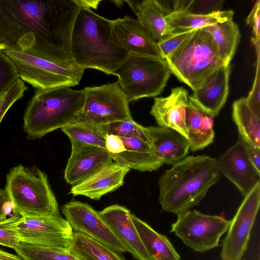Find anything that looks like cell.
Returning <instances> with one entry per match:
<instances>
[{"instance_id": "6da1fadb", "label": "cell", "mask_w": 260, "mask_h": 260, "mask_svg": "<svg viewBox=\"0 0 260 260\" xmlns=\"http://www.w3.org/2000/svg\"><path fill=\"white\" fill-rule=\"evenodd\" d=\"M82 7L80 0H0V35L9 47L33 49L57 63L75 66L71 35Z\"/></svg>"}, {"instance_id": "7a4b0ae2", "label": "cell", "mask_w": 260, "mask_h": 260, "mask_svg": "<svg viewBox=\"0 0 260 260\" xmlns=\"http://www.w3.org/2000/svg\"><path fill=\"white\" fill-rule=\"evenodd\" d=\"M71 52L78 67L96 69L107 75H113L129 54L117 41L112 20L84 7L73 25Z\"/></svg>"}, {"instance_id": "3957f363", "label": "cell", "mask_w": 260, "mask_h": 260, "mask_svg": "<svg viewBox=\"0 0 260 260\" xmlns=\"http://www.w3.org/2000/svg\"><path fill=\"white\" fill-rule=\"evenodd\" d=\"M217 159L207 155L186 156L172 165L158 180L162 209L179 215L198 205L220 179Z\"/></svg>"}, {"instance_id": "277c9868", "label": "cell", "mask_w": 260, "mask_h": 260, "mask_svg": "<svg viewBox=\"0 0 260 260\" xmlns=\"http://www.w3.org/2000/svg\"><path fill=\"white\" fill-rule=\"evenodd\" d=\"M36 89L23 116V127L27 139H41L76 122L84 102L83 89L58 87Z\"/></svg>"}, {"instance_id": "5b68a950", "label": "cell", "mask_w": 260, "mask_h": 260, "mask_svg": "<svg viewBox=\"0 0 260 260\" xmlns=\"http://www.w3.org/2000/svg\"><path fill=\"white\" fill-rule=\"evenodd\" d=\"M5 191L13 207V213L21 216H61L46 174L35 166L19 164L10 169Z\"/></svg>"}, {"instance_id": "8992f818", "label": "cell", "mask_w": 260, "mask_h": 260, "mask_svg": "<svg viewBox=\"0 0 260 260\" xmlns=\"http://www.w3.org/2000/svg\"><path fill=\"white\" fill-rule=\"evenodd\" d=\"M165 59L172 74L193 91L217 69L226 66L211 36L201 28L195 29Z\"/></svg>"}, {"instance_id": "52a82bcc", "label": "cell", "mask_w": 260, "mask_h": 260, "mask_svg": "<svg viewBox=\"0 0 260 260\" xmlns=\"http://www.w3.org/2000/svg\"><path fill=\"white\" fill-rule=\"evenodd\" d=\"M171 74L165 59L129 53L113 75L129 103L160 94Z\"/></svg>"}, {"instance_id": "ba28073f", "label": "cell", "mask_w": 260, "mask_h": 260, "mask_svg": "<svg viewBox=\"0 0 260 260\" xmlns=\"http://www.w3.org/2000/svg\"><path fill=\"white\" fill-rule=\"evenodd\" d=\"M4 51L15 64L20 78L36 89L74 86L84 72L76 66L57 63L33 49L9 47Z\"/></svg>"}, {"instance_id": "9c48e42d", "label": "cell", "mask_w": 260, "mask_h": 260, "mask_svg": "<svg viewBox=\"0 0 260 260\" xmlns=\"http://www.w3.org/2000/svg\"><path fill=\"white\" fill-rule=\"evenodd\" d=\"M83 89L84 102L76 122L102 125L133 120L128 99L117 81Z\"/></svg>"}, {"instance_id": "30bf717a", "label": "cell", "mask_w": 260, "mask_h": 260, "mask_svg": "<svg viewBox=\"0 0 260 260\" xmlns=\"http://www.w3.org/2000/svg\"><path fill=\"white\" fill-rule=\"evenodd\" d=\"M231 222L222 216L189 210L178 215L177 220L171 225V232L189 248L203 252L219 246V240Z\"/></svg>"}, {"instance_id": "8fae6325", "label": "cell", "mask_w": 260, "mask_h": 260, "mask_svg": "<svg viewBox=\"0 0 260 260\" xmlns=\"http://www.w3.org/2000/svg\"><path fill=\"white\" fill-rule=\"evenodd\" d=\"M14 226L20 242L70 252L74 233L61 216H21Z\"/></svg>"}, {"instance_id": "7c38bea8", "label": "cell", "mask_w": 260, "mask_h": 260, "mask_svg": "<svg viewBox=\"0 0 260 260\" xmlns=\"http://www.w3.org/2000/svg\"><path fill=\"white\" fill-rule=\"evenodd\" d=\"M260 205V182L244 197L222 242L221 260H241Z\"/></svg>"}, {"instance_id": "4fadbf2b", "label": "cell", "mask_w": 260, "mask_h": 260, "mask_svg": "<svg viewBox=\"0 0 260 260\" xmlns=\"http://www.w3.org/2000/svg\"><path fill=\"white\" fill-rule=\"evenodd\" d=\"M61 211L73 231L83 234L115 252H125L127 249L117 235L89 204L71 201L63 205Z\"/></svg>"}, {"instance_id": "5bb4252c", "label": "cell", "mask_w": 260, "mask_h": 260, "mask_svg": "<svg viewBox=\"0 0 260 260\" xmlns=\"http://www.w3.org/2000/svg\"><path fill=\"white\" fill-rule=\"evenodd\" d=\"M106 149L114 162L129 170L152 172L163 165L151 145L138 138L107 135Z\"/></svg>"}, {"instance_id": "9a60e30c", "label": "cell", "mask_w": 260, "mask_h": 260, "mask_svg": "<svg viewBox=\"0 0 260 260\" xmlns=\"http://www.w3.org/2000/svg\"><path fill=\"white\" fill-rule=\"evenodd\" d=\"M219 172L230 180L244 197L260 182V172L250 160L245 145L237 142L217 160Z\"/></svg>"}, {"instance_id": "2e32d148", "label": "cell", "mask_w": 260, "mask_h": 260, "mask_svg": "<svg viewBox=\"0 0 260 260\" xmlns=\"http://www.w3.org/2000/svg\"><path fill=\"white\" fill-rule=\"evenodd\" d=\"M72 151L64 170V179L76 185L105 166L113 162L110 153L105 148L71 142Z\"/></svg>"}, {"instance_id": "e0dca14e", "label": "cell", "mask_w": 260, "mask_h": 260, "mask_svg": "<svg viewBox=\"0 0 260 260\" xmlns=\"http://www.w3.org/2000/svg\"><path fill=\"white\" fill-rule=\"evenodd\" d=\"M99 213L134 258L153 260L141 240L128 209L115 204L106 207Z\"/></svg>"}, {"instance_id": "ac0fdd59", "label": "cell", "mask_w": 260, "mask_h": 260, "mask_svg": "<svg viewBox=\"0 0 260 260\" xmlns=\"http://www.w3.org/2000/svg\"><path fill=\"white\" fill-rule=\"evenodd\" d=\"M231 66H223L212 74L188 99L213 118L224 105L229 93Z\"/></svg>"}, {"instance_id": "d6986e66", "label": "cell", "mask_w": 260, "mask_h": 260, "mask_svg": "<svg viewBox=\"0 0 260 260\" xmlns=\"http://www.w3.org/2000/svg\"><path fill=\"white\" fill-rule=\"evenodd\" d=\"M112 21L117 41L129 53L162 58L157 42L137 19L125 16Z\"/></svg>"}, {"instance_id": "ffe728a7", "label": "cell", "mask_w": 260, "mask_h": 260, "mask_svg": "<svg viewBox=\"0 0 260 260\" xmlns=\"http://www.w3.org/2000/svg\"><path fill=\"white\" fill-rule=\"evenodd\" d=\"M188 101V92L185 88H173L168 96L154 98L150 113L158 126L171 128L187 138L185 108Z\"/></svg>"}, {"instance_id": "44dd1931", "label": "cell", "mask_w": 260, "mask_h": 260, "mask_svg": "<svg viewBox=\"0 0 260 260\" xmlns=\"http://www.w3.org/2000/svg\"><path fill=\"white\" fill-rule=\"evenodd\" d=\"M129 171L113 162L82 182L72 186L70 193L75 196H83L99 200L104 195L121 186Z\"/></svg>"}, {"instance_id": "7402d4cb", "label": "cell", "mask_w": 260, "mask_h": 260, "mask_svg": "<svg viewBox=\"0 0 260 260\" xmlns=\"http://www.w3.org/2000/svg\"><path fill=\"white\" fill-rule=\"evenodd\" d=\"M156 155L163 165H173L185 157L190 149L188 139L171 128L146 127Z\"/></svg>"}, {"instance_id": "603a6c76", "label": "cell", "mask_w": 260, "mask_h": 260, "mask_svg": "<svg viewBox=\"0 0 260 260\" xmlns=\"http://www.w3.org/2000/svg\"><path fill=\"white\" fill-rule=\"evenodd\" d=\"M137 16V20L158 42L170 34L166 16L168 12L157 0L125 1Z\"/></svg>"}, {"instance_id": "cb8c5ba5", "label": "cell", "mask_w": 260, "mask_h": 260, "mask_svg": "<svg viewBox=\"0 0 260 260\" xmlns=\"http://www.w3.org/2000/svg\"><path fill=\"white\" fill-rule=\"evenodd\" d=\"M213 118L189 100L185 108V125L191 151L203 149L213 142Z\"/></svg>"}, {"instance_id": "d4e9b609", "label": "cell", "mask_w": 260, "mask_h": 260, "mask_svg": "<svg viewBox=\"0 0 260 260\" xmlns=\"http://www.w3.org/2000/svg\"><path fill=\"white\" fill-rule=\"evenodd\" d=\"M134 224L149 255L153 260H181L169 239L146 222L131 214Z\"/></svg>"}, {"instance_id": "484cf974", "label": "cell", "mask_w": 260, "mask_h": 260, "mask_svg": "<svg viewBox=\"0 0 260 260\" xmlns=\"http://www.w3.org/2000/svg\"><path fill=\"white\" fill-rule=\"evenodd\" d=\"M233 10L217 11L206 14L187 12H173L166 16L170 34L173 32L202 28L233 18Z\"/></svg>"}, {"instance_id": "4316f807", "label": "cell", "mask_w": 260, "mask_h": 260, "mask_svg": "<svg viewBox=\"0 0 260 260\" xmlns=\"http://www.w3.org/2000/svg\"><path fill=\"white\" fill-rule=\"evenodd\" d=\"M201 29L211 36L225 65L229 64L240 39L239 29L233 18Z\"/></svg>"}, {"instance_id": "83f0119b", "label": "cell", "mask_w": 260, "mask_h": 260, "mask_svg": "<svg viewBox=\"0 0 260 260\" xmlns=\"http://www.w3.org/2000/svg\"><path fill=\"white\" fill-rule=\"evenodd\" d=\"M232 116L239 137L243 141L260 147V118L250 108L246 98L234 102Z\"/></svg>"}, {"instance_id": "f1b7e54d", "label": "cell", "mask_w": 260, "mask_h": 260, "mask_svg": "<svg viewBox=\"0 0 260 260\" xmlns=\"http://www.w3.org/2000/svg\"><path fill=\"white\" fill-rule=\"evenodd\" d=\"M70 252L80 260H125L112 249L78 232L74 233Z\"/></svg>"}, {"instance_id": "f546056e", "label": "cell", "mask_w": 260, "mask_h": 260, "mask_svg": "<svg viewBox=\"0 0 260 260\" xmlns=\"http://www.w3.org/2000/svg\"><path fill=\"white\" fill-rule=\"evenodd\" d=\"M71 142L106 149L107 133L105 124L75 122L61 128Z\"/></svg>"}, {"instance_id": "4dcf8cb0", "label": "cell", "mask_w": 260, "mask_h": 260, "mask_svg": "<svg viewBox=\"0 0 260 260\" xmlns=\"http://www.w3.org/2000/svg\"><path fill=\"white\" fill-rule=\"evenodd\" d=\"M15 251L24 260H80L69 251L22 242Z\"/></svg>"}, {"instance_id": "1f68e13d", "label": "cell", "mask_w": 260, "mask_h": 260, "mask_svg": "<svg viewBox=\"0 0 260 260\" xmlns=\"http://www.w3.org/2000/svg\"><path fill=\"white\" fill-rule=\"evenodd\" d=\"M107 135H112L123 138H135L150 144L149 136L146 128L134 120L117 121L105 124Z\"/></svg>"}, {"instance_id": "d6a6232c", "label": "cell", "mask_w": 260, "mask_h": 260, "mask_svg": "<svg viewBox=\"0 0 260 260\" xmlns=\"http://www.w3.org/2000/svg\"><path fill=\"white\" fill-rule=\"evenodd\" d=\"M20 79L18 69L4 50H0V98Z\"/></svg>"}, {"instance_id": "836d02e7", "label": "cell", "mask_w": 260, "mask_h": 260, "mask_svg": "<svg viewBox=\"0 0 260 260\" xmlns=\"http://www.w3.org/2000/svg\"><path fill=\"white\" fill-rule=\"evenodd\" d=\"M21 216L17 213H13L0 221V245L14 250L18 246L20 241L14 225Z\"/></svg>"}, {"instance_id": "e575fe53", "label": "cell", "mask_w": 260, "mask_h": 260, "mask_svg": "<svg viewBox=\"0 0 260 260\" xmlns=\"http://www.w3.org/2000/svg\"><path fill=\"white\" fill-rule=\"evenodd\" d=\"M194 30L173 32L157 42L162 57L170 56Z\"/></svg>"}, {"instance_id": "d590c367", "label": "cell", "mask_w": 260, "mask_h": 260, "mask_svg": "<svg viewBox=\"0 0 260 260\" xmlns=\"http://www.w3.org/2000/svg\"><path fill=\"white\" fill-rule=\"evenodd\" d=\"M28 89L20 78L0 99V123L10 108L24 95Z\"/></svg>"}, {"instance_id": "8d00e7d4", "label": "cell", "mask_w": 260, "mask_h": 260, "mask_svg": "<svg viewBox=\"0 0 260 260\" xmlns=\"http://www.w3.org/2000/svg\"><path fill=\"white\" fill-rule=\"evenodd\" d=\"M257 63L255 76L253 84L248 96L246 98L247 104L254 112L260 118V49L259 46L255 47Z\"/></svg>"}, {"instance_id": "74e56055", "label": "cell", "mask_w": 260, "mask_h": 260, "mask_svg": "<svg viewBox=\"0 0 260 260\" xmlns=\"http://www.w3.org/2000/svg\"><path fill=\"white\" fill-rule=\"evenodd\" d=\"M224 1H191L187 12L206 14L219 11Z\"/></svg>"}, {"instance_id": "f35d334b", "label": "cell", "mask_w": 260, "mask_h": 260, "mask_svg": "<svg viewBox=\"0 0 260 260\" xmlns=\"http://www.w3.org/2000/svg\"><path fill=\"white\" fill-rule=\"evenodd\" d=\"M260 1L256 2L246 21L252 28V41L255 46L259 44L260 37Z\"/></svg>"}, {"instance_id": "ab89813d", "label": "cell", "mask_w": 260, "mask_h": 260, "mask_svg": "<svg viewBox=\"0 0 260 260\" xmlns=\"http://www.w3.org/2000/svg\"><path fill=\"white\" fill-rule=\"evenodd\" d=\"M242 141L245 145L250 160L257 170L260 172V147L243 140Z\"/></svg>"}, {"instance_id": "60d3db41", "label": "cell", "mask_w": 260, "mask_h": 260, "mask_svg": "<svg viewBox=\"0 0 260 260\" xmlns=\"http://www.w3.org/2000/svg\"><path fill=\"white\" fill-rule=\"evenodd\" d=\"M11 212L13 213V207L9 200H0V221L7 218Z\"/></svg>"}, {"instance_id": "b9f144b4", "label": "cell", "mask_w": 260, "mask_h": 260, "mask_svg": "<svg viewBox=\"0 0 260 260\" xmlns=\"http://www.w3.org/2000/svg\"><path fill=\"white\" fill-rule=\"evenodd\" d=\"M0 260H22L18 255L0 249Z\"/></svg>"}, {"instance_id": "7bdbcfd3", "label": "cell", "mask_w": 260, "mask_h": 260, "mask_svg": "<svg viewBox=\"0 0 260 260\" xmlns=\"http://www.w3.org/2000/svg\"><path fill=\"white\" fill-rule=\"evenodd\" d=\"M9 47L8 43L0 35V50H5Z\"/></svg>"}, {"instance_id": "ee69618b", "label": "cell", "mask_w": 260, "mask_h": 260, "mask_svg": "<svg viewBox=\"0 0 260 260\" xmlns=\"http://www.w3.org/2000/svg\"><path fill=\"white\" fill-rule=\"evenodd\" d=\"M8 199L4 189L0 188V200Z\"/></svg>"}, {"instance_id": "f6af8a7d", "label": "cell", "mask_w": 260, "mask_h": 260, "mask_svg": "<svg viewBox=\"0 0 260 260\" xmlns=\"http://www.w3.org/2000/svg\"><path fill=\"white\" fill-rule=\"evenodd\" d=\"M0 99H1V98H0Z\"/></svg>"}]
</instances>
